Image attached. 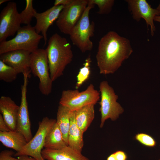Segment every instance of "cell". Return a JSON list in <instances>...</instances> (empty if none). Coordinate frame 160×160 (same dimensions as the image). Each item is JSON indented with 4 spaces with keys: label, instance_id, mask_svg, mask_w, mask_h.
I'll return each instance as SVG.
<instances>
[{
    "label": "cell",
    "instance_id": "6da1fadb",
    "mask_svg": "<svg viewBox=\"0 0 160 160\" xmlns=\"http://www.w3.org/2000/svg\"><path fill=\"white\" fill-rule=\"evenodd\" d=\"M133 51L129 40L115 31L108 32L100 40L96 55L100 73H114Z\"/></svg>",
    "mask_w": 160,
    "mask_h": 160
},
{
    "label": "cell",
    "instance_id": "7a4b0ae2",
    "mask_svg": "<svg viewBox=\"0 0 160 160\" xmlns=\"http://www.w3.org/2000/svg\"><path fill=\"white\" fill-rule=\"evenodd\" d=\"M51 78L53 81L63 75L72 60L71 45L65 37L55 33L49 38L45 49Z\"/></svg>",
    "mask_w": 160,
    "mask_h": 160
},
{
    "label": "cell",
    "instance_id": "3957f363",
    "mask_svg": "<svg viewBox=\"0 0 160 160\" xmlns=\"http://www.w3.org/2000/svg\"><path fill=\"white\" fill-rule=\"evenodd\" d=\"M43 36L37 33L31 25L21 27L13 39L0 42V55L13 50H22L32 53L38 49Z\"/></svg>",
    "mask_w": 160,
    "mask_h": 160
},
{
    "label": "cell",
    "instance_id": "277c9868",
    "mask_svg": "<svg viewBox=\"0 0 160 160\" xmlns=\"http://www.w3.org/2000/svg\"><path fill=\"white\" fill-rule=\"evenodd\" d=\"M95 6L89 0L87 8L69 35L73 44L83 53L91 51L93 47L90 38L94 35L95 25L94 22H90L89 13Z\"/></svg>",
    "mask_w": 160,
    "mask_h": 160
},
{
    "label": "cell",
    "instance_id": "5b68a950",
    "mask_svg": "<svg viewBox=\"0 0 160 160\" xmlns=\"http://www.w3.org/2000/svg\"><path fill=\"white\" fill-rule=\"evenodd\" d=\"M100 97V93L91 84L81 92L76 89L63 91L59 102L70 111H74L88 105L96 104Z\"/></svg>",
    "mask_w": 160,
    "mask_h": 160
},
{
    "label": "cell",
    "instance_id": "8992f818",
    "mask_svg": "<svg viewBox=\"0 0 160 160\" xmlns=\"http://www.w3.org/2000/svg\"><path fill=\"white\" fill-rule=\"evenodd\" d=\"M30 69L33 76L39 79V87L41 93L49 95L52 92L53 81L50 76L45 49L38 48L31 53Z\"/></svg>",
    "mask_w": 160,
    "mask_h": 160
},
{
    "label": "cell",
    "instance_id": "52a82bcc",
    "mask_svg": "<svg viewBox=\"0 0 160 160\" xmlns=\"http://www.w3.org/2000/svg\"><path fill=\"white\" fill-rule=\"evenodd\" d=\"M101 94L100 111L101 113L100 127L102 128L105 121L110 119L115 121L124 112V109L117 102L118 96L107 81H101L99 86Z\"/></svg>",
    "mask_w": 160,
    "mask_h": 160
},
{
    "label": "cell",
    "instance_id": "ba28073f",
    "mask_svg": "<svg viewBox=\"0 0 160 160\" xmlns=\"http://www.w3.org/2000/svg\"><path fill=\"white\" fill-rule=\"evenodd\" d=\"M56 122V120L46 116L39 122L38 129L33 137L14 156L26 155L36 160H46L41 155L46 136Z\"/></svg>",
    "mask_w": 160,
    "mask_h": 160
},
{
    "label": "cell",
    "instance_id": "9c48e42d",
    "mask_svg": "<svg viewBox=\"0 0 160 160\" xmlns=\"http://www.w3.org/2000/svg\"><path fill=\"white\" fill-rule=\"evenodd\" d=\"M89 3V0H73L65 6L56 20V24L60 31L70 35L78 22Z\"/></svg>",
    "mask_w": 160,
    "mask_h": 160
},
{
    "label": "cell",
    "instance_id": "30bf717a",
    "mask_svg": "<svg viewBox=\"0 0 160 160\" xmlns=\"http://www.w3.org/2000/svg\"><path fill=\"white\" fill-rule=\"evenodd\" d=\"M21 24L16 3L9 2L0 14V42L14 36L21 27Z\"/></svg>",
    "mask_w": 160,
    "mask_h": 160
},
{
    "label": "cell",
    "instance_id": "8fae6325",
    "mask_svg": "<svg viewBox=\"0 0 160 160\" xmlns=\"http://www.w3.org/2000/svg\"><path fill=\"white\" fill-rule=\"evenodd\" d=\"M30 74H23V82L21 87V99L18 115L16 131L23 134L27 142L33 137L31 130L27 99L28 79Z\"/></svg>",
    "mask_w": 160,
    "mask_h": 160
},
{
    "label": "cell",
    "instance_id": "7c38bea8",
    "mask_svg": "<svg viewBox=\"0 0 160 160\" xmlns=\"http://www.w3.org/2000/svg\"><path fill=\"white\" fill-rule=\"evenodd\" d=\"M129 11L133 18L137 21L141 18L145 20L148 26L151 28V34L153 36L156 30L154 19L156 16L159 15L156 9H153L146 0H126Z\"/></svg>",
    "mask_w": 160,
    "mask_h": 160
},
{
    "label": "cell",
    "instance_id": "4fadbf2b",
    "mask_svg": "<svg viewBox=\"0 0 160 160\" xmlns=\"http://www.w3.org/2000/svg\"><path fill=\"white\" fill-rule=\"evenodd\" d=\"M31 53L22 50L10 51L0 55V60L13 68L18 74H30Z\"/></svg>",
    "mask_w": 160,
    "mask_h": 160
},
{
    "label": "cell",
    "instance_id": "5bb4252c",
    "mask_svg": "<svg viewBox=\"0 0 160 160\" xmlns=\"http://www.w3.org/2000/svg\"><path fill=\"white\" fill-rule=\"evenodd\" d=\"M64 7L63 5H54L44 12H37L36 14L34 17L36 23L34 27L37 33H41L45 45L47 41V32L48 28L57 20Z\"/></svg>",
    "mask_w": 160,
    "mask_h": 160
},
{
    "label": "cell",
    "instance_id": "9a60e30c",
    "mask_svg": "<svg viewBox=\"0 0 160 160\" xmlns=\"http://www.w3.org/2000/svg\"><path fill=\"white\" fill-rule=\"evenodd\" d=\"M41 155L46 160H90L81 152L68 145L57 149L44 148Z\"/></svg>",
    "mask_w": 160,
    "mask_h": 160
},
{
    "label": "cell",
    "instance_id": "2e32d148",
    "mask_svg": "<svg viewBox=\"0 0 160 160\" xmlns=\"http://www.w3.org/2000/svg\"><path fill=\"white\" fill-rule=\"evenodd\" d=\"M19 106L9 97L0 98V112L11 131H16Z\"/></svg>",
    "mask_w": 160,
    "mask_h": 160
},
{
    "label": "cell",
    "instance_id": "e0dca14e",
    "mask_svg": "<svg viewBox=\"0 0 160 160\" xmlns=\"http://www.w3.org/2000/svg\"><path fill=\"white\" fill-rule=\"evenodd\" d=\"M0 141L7 147L20 151L27 143L24 135L16 131H0Z\"/></svg>",
    "mask_w": 160,
    "mask_h": 160
},
{
    "label": "cell",
    "instance_id": "ac0fdd59",
    "mask_svg": "<svg viewBox=\"0 0 160 160\" xmlns=\"http://www.w3.org/2000/svg\"><path fill=\"white\" fill-rule=\"evenodd\" d=\"M95 105H88L74 111L76 123L83 133L94 119Z\"/></svg>",
    "mask_w": 160,
    "mask_h": 160
},
{
    "label": "cell",
    "instance_id": "d6986e66",
    "mask_svg": "<svg viewBox=\"0 0 160 160\" xmlns=\"http://www.w3.org/2000/svg\"><path fill=\"white\" fill-rule=\"evenodd\" d=\"M70 122L68 134V145L81 152L84 144L83 133L76 123L74 111L71 112Z\"/></svg>",
    "mask_w": 160,
    "mask_h": 160
},
{
    "label": "cell",
    "instance_id": "ffe728a7",
    "mask_svg": "<svg viewBox=\"0 0 160 160\" xmlns=\"http://www.w3.org/2000/svg\"><path fill=\"white\" fill-rule=\"evenodd\" d=\"M68 145L56 122L48 133L45 140L44 148L57 149Z\"/></svg>",
    "mask_w": 160,
    "mask_h": 160
},
{
    "label": "cell",
    "instance_id": "44dd1931",
    "mask_svg": "<svg viewBox=\"0 0 160 160\" xmlns=\"http://www.w3.org/2000/svg\"><path fill=\"white\" fill-rule=\"evenodd\" d=\"M71 112L67 108L59 104L57 113L56 123L68 145V134L71 123Z\"/></svg>",
    "mask_w": 160,
    "mask_h": 160
},
{
    "label": "cell",
    "instance_id": "7402d4cb",
    "mask_svg": "<svg viewBox=\"0 0 160 160\" xmlns=\"http://www.w3.org/2000/svg\"><path fill=\"white\" fill-rule=\"evenodd\" d=\"M18 73L12 67L0 60V80L11 83L17 78Z\"/></svg>",
    "mask_w": 160,
    "mask_h": 160
},
{
    "label": "cell",
    "instance_id": "603a6c76",
    "mask_svg": "<svg viewBox=\"0 0 160 160\" xmlns=\"http://www.w3.org/2000/svg\"><path fill=\"white\" fill-rule=\"evenodd\" d=\"M91 62L89 56L86 59L83 65L80 69L77 76L75 88H79L82 84L89 78L90 73V65Z\"/></svg>",
    "mask_w": 160,
    "mask_h": 160
},
{
    "label": "cell",
    "instance_id": "cb8c5ba5",
    "mask_svg": "<svg viewBox=\"0 0 160 160\" xmlns=\"http://www.w3.org/2000/svg\"><path fill=\"white\" fill-rule=\"evenodd\" d=\"M25 9L19 13L21 24L31 25L33 17L37 12L33 7L32 0H26Z\"/></svg>",
    "mask_w": 160,
    "mask_h": 160
},
{
    "label": "cell",
    "instance_id": "d4e9b609",
    "mask_svg": "<svg viewBox=\"0 0 160 160\" xmlns=\"http://www.w3.org/2000/svg\"><path fill=\"white\" fill-rule=\"evenodd\" d=\"M95 5L98 6L97 13L100 15L109 14L111 11L114 3V0H90Z\"/></svg>",
    "mask_w": 160,
    "mask_h": 160
},
{
    "label": "cell",
    "instance_id": "484cf974",
    "mask_svg": "<svg viewBox=\"0 0 160 160\" xmlns=\"http://www.w3.org/2000/svg\"><path fill=\"white\" fill-rule=\"evenodd\" d=\"M135 139L142 145L148 147H153L156 145L155 139L151 135L143 133H138L135 135Z\"/></svg>",
    "mask_w": 160,
    "mask_h": 160
},
{
    "label": "cell",
    "instance_id": "4316f807",
    "mask_svg": "<svg viewBox=\"0 0 160 160\" xmlns=\"http://www.w3.org/2000/svg\"><path fill=\"white\" fill-rule=\"evenodd\" d=\"M15 153L12 150H5L0 153V160H19L13 157Z\"/></svg>",
    "mask_w": 160,
    "mask_h": 160
},
{
    "label": "cell",
    "instance_id": "83f0119b",
    "mask_svg": "<svg viewBox=\"0 0 160 160\" xmlns=\"http://www.w3.org/2000/svg\"><path fill=\"white\" fill-rule=\"evenodd\" d=\"M116 160H127V156L124 151L121 150L117 151L113 153Z\"/></svg>",
    "mask_w": 160,
    "mask_h": 160
},
{
    "label": "cell",
    "instance_id": "f1b7e54d",
    "mask_svg": "<svg viewBox=\"0 0 160 160\" xmlns=\"http://www.w3.org/2000/svg\"><path fill=\"white\" fill-rule=\"evenodd\" d=\"M10 131V130L3 119L2 115L0 114V131L6 132Z\"/></svg>",
    "mask_w": 160,
    "mask_h": 160
},
{
    "label": "cell",
    "instance_id": "f546056e",
    "mask_svg": "<svg viewBox=\"0 0 160 160\" xmlns=\"http://www.w3.org/2000/svg\"><path fill=\"white\" fill-rule=\"evenodd\" d=\"M73 0H55L54 5H63L65 6L70 4Z\"/></svg>",
    "mask_w": 160,
    "mask_h": 160
},
{
    "label": "cell",
    "instance_id": "4dcf8cb0",
    "mask_svg": "<svg viewBox=\"0 0 160 160\" xmlns=\"http://www.w3.org/2000/svg\"><path fill=\"white\" fill-rule=\"evenodd\" d=\"M19 160H36L35 159L29 156L21 155L18 156Z\"/></svg>",
    "mask_w": 160,
    "mask_h": 160
},
{
    "label": "cell",
    "instance_id": "1f68e13d",
    "mask_svg": "<svg viewBox=\"0 0 160 160\" xmlns=\"http://www.w3.org/2000/svg\"><path fill=\"white\" fill-rule=\"evenodd\" d=\"M107 160H116L113 153L110 154L107 158Z\"/></svg>",
    "mask_w": 160,
    "mask_h": 160
},
{
    "label": "cell",
    "instance_id": "d6a6232c",
    "mask_svg": "<svg viewBox=\"0 0 160 160\" xmlns=\"http://www.w3.org/2000/svg\"><path fill=\"white\" fill-rule=\"evenodd\" d=\"M154 21L160 23V16H156L154 18Z\"/></svg>",
    "mask_w": 160,
    "mask_h": 160
},
{
    "label": "cell",
    "instance_id": "836d02e7",
    "mask_svg": "<svg viewBox=\"0 0 160 160\" xmlns=\"http://www.w3.org/2000/svg\"><path fill=\"white\" fill-rule=\"evenodd\" d=\"M156 9L157 10V11H158L159 13V15L160 16V3L159 5V6H158L157 8H156Z\"/></svg>",
    "mask_w": 160,
    "mask_h": 160
},
{
    "label": "cell",
    "instance_id": "e575fe53",
    "mask_svg": "<svg viewBox=\"0 0 160 160\" xmlns=\"http://www.w3.org/2000/svg\"><path fill=\"white\" fill-rule=\"evenodd\" d=\"M10 1V0H0V4L1 5L3 3H4L5 2Z\"/></svg>",
    "mask_w": 160,
    "mask_h": 160
},
{
    "label": "cell",
    "instance_id": "d590c367",
    "mask_svg": "<svg viewBox=\"0 0 160 160\" xmlns=\"http://www.w3.org/2000/svg\"><path fill=\"white\" fill-rule=\"evenodd\" d=\"M158 160H160V159H159Z\"/></svg>",
    "mask_w": 160,
    "mask_h": 160
}]
</instances>
